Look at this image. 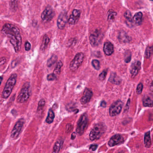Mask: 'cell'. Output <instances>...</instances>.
<instances>
[{
  "mask_svg": "<svg viewBox=\"0 0 153 153\" xmlns=\"http://www.w3.org/2000/svg\"><path fill=\"white\" fill-rule=\"evenodd\" d=\"M63 63L61 61H59L58 63L55 68L54 70V73H53L56 76H57L60 74L61 68L63 66Z\"/></svg>",
  "mask_w": 153,
  "mask_h": 153,
  "instance_id": "484cf974",
  "label": "cell"
},
{
  "mask_svg": "<svg viewBox=\"0 0 153 153\" xmlns=\"http://www.w3.org/2000/svg\"><path fill=\"white\" fill-rule=\"evenodd\" d=\"M81 14V10L77 9L74 10L68 19V22L69 24L73 25L77 24L80 18Z\"/></svg>",
  "mask_w": 153,
  "mask_h": 153,
  "instance_id": "7c38bea8",
  "label": "cell"
},
{
  "mask_svg": "<svg viewBox=\"0 0 153 153\" xmlns=\"http://www.w3.org/2000/svg\"><path fill=\"white\" fill-rule=\"evenodd\" d=\"M88 116L86 114H84L81 116L77 123L76 132L79 135H82L84 132L88 125Z\"/></svg>",
  "mask_w": 153,
  "mask_h": 153,
  "instance_id": "277c9868",
  "label": "cell"
},
{
  "mask_svg": "<svg viewBox=\"0 0 153 153\" xmlns=\"http://www.w3.org/2000/svg\"><path fill=\"white\" fill-rule=\"evenodd\" d=\"M117 14L116 12L113 10H109L108 13V19L109 21H111L113 20L115 18Z\"/></svg>",
  "mask_w": 153,
  "mask_h": 153,
  "instance_id": "f1b7e54d",
  "label": "cell"
},
{
  "mask_svg": "<svg viewBox=\"0 0 153 153\" xmlns=\"http://www.w3.org/2000/svg\"><path fill=\"white\" fill-rule=\"evenodd\" d=\"M109 81L116 84H120L121 82L120 79L114 73H113L111 74L109 79Z\"/></svg>",
  "mask_w": 153,
  "mask_h": 153,
  "instance_id": "cb8c5ba5",
  "label": "cell"
},
{
  "mask_svg": "<svg viewBox=\"0 0 153 153\" xmlns=\"http://www.w3.org/2000/svg\"><path fill=\"white\" fill-rule=\"evenodd\" d=\"M30 84L28 83L25 84L17 98L19 103H24L30 97Z\"/></svg>",
  "mask_w": 153,
  "mask_h": 153,
  "instance_id": "5b68a950",
  "label": "cell"
},
{
  "mask_svg": "<svg viewBox=\"0 0 153 153\" xmlns=\"http://www.w3.org/2000/svg\"><path fill=\"white\" fill-rule=\"evenodd\" d=\"M123 153V152H119V153Z\"/></svg>",
  "mask_w": 153,
  "mask_h": 153,
  "instance_id": "7bdbcfd3",
  "label": "cell"
},
{
  "mask_svg": "<svg viewBox=\"0 0 153 153\" xmlns=\"http://www.w3.org/2000/svg\"><path fill=\"white\" fill-rule=\"evenodd\" d=\"M106 101H101V107H105L106 106Z\"/></svg>",
  "mask_w": 153,
  "mask_h": 153,
  "instance_id": "ab89813d",
  "label": "cell"
},
{
  "mask_svg": "<svg viewBox=\"0 0 153 153\" xmlns=\"http://www.w3.org/2000/svg\"><path fill=\"white\" fill-rule=\"evenodd\" d=\"M152 53H153V47L152 46H148L146 50L145 55H146V57L147 58H149L151 57Z\"/></svg>",
  "mask_w": 153,
  "mask_h": 153,
  "instance_id": "f546056e",
  "label": "cell"
},
{
  "mask_svg": "<svg viewBox=\"0 0 153 153\" xmlns=\"http://www.w3.org/2000/svg\"><path fill=\"white\" fill-rule=\"evenodd\" d=\"M103 51L106 55L107 56L111 55L113 53L114 49L112 43L109 41L105 42L103 46Z\"/></svg>",
  "mask_w": 153,
  "mask_h": 153,
  "instance_id": "2e32d148",
  "label": "cell"
},
{
  "mask_svg": "<svg viewBox=\"0 0 153 153\" xmlns=\"http://www.w3.org/2000/svg\"><path fill=\"white\" fill-rule=\"evenodd\" d=\"M124 17L126 19V24L130 27H132L133 26V19L132 18V15L129 10L126 11L124 14Z\"/></svg>",
  "mask_w": 153,
  "mask_h": 153,
  "instance_id": "ac0fdd59",
  "label": "cell"
},
{
  "mask_svg": "<svg viewBox=\"0 0 153 153\" xmlns=\"http://www.w3.org/2000/svg\"><path fill=\"white\" fill-rule=\"evenodd\" d=\"M130 105V99H129V100L127 101V104H126V106H125V109H124V112H126L129 111Z\"/></svg>",
  "mask_w": 153,
  "mask_h": 153,
  "instance_id": "74e56055",
  "label": "cell"
},
{
  "mask_svg": "<svg viewBox=\"0 0 153 153\" xmlns=\"http://www.w3.org/2000/svg\"><path fill=\"white\" fill-rule=\"evenodd\" d=\"M141 67V64L139 61H135L132 63L130 67V73L132 77L134 78L138 73Z\"/></svg>",
  "mask_w": 153,
  "mask_h": 153,
  "instance_id": "9a60e30c",
  "label": "cell"
},
{
  "mask_svg": "<svg viewBox=\"0 0 153 153\" xmlns=\"http://www.w3.org/2000/svg\"><path fill=\"white\" fill-rule=\"evenodd\" d=\"M55 115L53 110L50 109L48 112V116L46 119V122L49 124L52 123L55 119Z\"/></svg>",
  "mask_w": 153,
  "mask_h": 153,
  "instance_id": "603a6c76",
  "label": "cell"
},
{
  "mask_svg": "<svg viewBox=\"0 0 153 153\" xmlns=\"http://www.w3.org/2000/svg\"><path fill=\"white\" fill-rule=\"evenodd\" d=\"M17 77L16 74H13L8 80L2 93V97L3 98H7L11 94L16 83Z\"/></svg>",
  "mask_w": 153,
  "mask_h": 153,
  "instance_id": "7a4b0ae2",
  "label": "cell"
},
{
  "mask_svg": "<svg viewBox=\"0 0 153 153\" xmlns=\"http://www.w3.org/2000/svg\"><path fill=\"white\" fill-rule=\"evenodd\" d=\"M2 80H3V78H2V77H1V76H0V85H1V82H2Z\"/></svg>",
  "mask_w": 153,
  "mask_h": 153,
  "instance_id": "b9f144b4",
  "label": "cell"
},
{
  "mask_svg": "<svg viewBox=\"0 0 153 153\" xmlns=\"http://www.w3.org/2000/svg\"><path fill=\"white\" fill-rule=\"evenodd\" d=\"M63 143H64V141L62 140H57L55 143V146L53 148L52 153H58L61 149Z\"/></svg>",
  "mask_w": 153,
  "mask_h": 153,
  "instance_id": "44dd1931",
  "label": "cell"
},
{
  "mask_svg": "<svg viewBox=\"0 0 153 153\" xmlns=\"http://www.w3.org/2000/svg\"><path fill=\"white\" fill-rule=\"evenodd\" d=\"M128 56H125V62L126 63H129L130 62L131 60V54H127Z\"/></svg>",
  "mask_w": 153,
  "mask_h": 153,
  "instance_id": "8d00e7d4",
  "label": "cell"
},
{
  "mask_svg": "<svg viewBox=\"0 0 153 153\" xmlns=\"http://www.w3.org/2000/svg\"><path fill=\"white\" fill-rule=\"evenodd\" d=\"M75 137H76V133H75V132H73V133L72 134L71 138H72V140H74L75 139Z\"/></svg>",
  "mask_w": 153,
  "mask_h": 153,
  "instance_id": "60d3db41",
  "label": "cell"
},
{
  "mask_svg": "<svg viewBox=\"0 0 153 153\" xmlns=\"http://www.w3.org/2000/svg\"><path fill=\"white\" fill-rule=\"evenodd\" d=\"M45 104V101L43 99H41L38 103V108H37V112H41L42 111L44 107Z\"/></svg>",
  "mask_w": 153,
  "mask_h": 153,
  "instance_id": "83f0119b",
  "label": "cell"
},
{
  "mask_svg": "<svg viewBox=\"0 0 153 153\" xmlns=\"http://www.w3.org/2000/svg\"><path fill=\"white\" fill-rule=\"evenodd\" d=\"M92 97V92L89 89L86 88L84 92L83 95L81 99L82 104L85 105L89 102Z\"/></svg>",
  "mask_w": 153,
  "mask_h": 153,
  "instance_id": "4fadbf2b",
  "label": "cell"
},
{
  "mask_svg": "<svg viewBox=\"0 0 153 153\" xmlns=\"http://www.w3.org/2000/svg\"><path fill=\"white\" fill-rule=\"evenodd\" d=\"M103 38V35L101 32L96 30L95 32L92 34L90 36V42L92 46H97L100 44Z\"/></svg>",
  "mask_w": 153,
  "mask_h": 153,
  "instance_id": "9c48e42d",
  "label": "cell"
},
{
  "mask_svg": "<svg viewBox=\"0 0 153 153\" xmlns=\"http://www.w3.org/2000/svg\"><path fill=\"white\" fill-rule=\"evenodd\" d=\"M97 147H98V145H92L90 147V149H91L92 151H95Z\"/></svg>",
  "mask_w": 153,
  "mask_h": 153,
  "instance_id": "f35d334b",
  "label": "cell"
},
{
  "mask_svg": "<svg viewBox=\"0 0 153 153\" xmlns=\"http://www.w3.org/2000/svg\"><path fill=\"white\" fill-rule=\"evenodd\" d=\"M84 59V55L82 53L77 54L75 57L70 64V70L72 72H75L81 66Z\"/></svg>",
  "mask_w": 153,
  "mask_h": 153,
  "instance_id": "8992f818",
  "label": "cell"
},
{
  "mask_svg": "<svg viewBox=\"0 0 153 153\" xmlns=\"http://www.w3.org/2000/svg\"><path fill=\"white\" fill-rule=\"evenodd\" d=\"M106 74H107V71L106 70H104L99 75V79L101 81H103L105 79L106 77Z\"/></svg>",
  "mask_w": 153,
  "mask_h": 153,
  "instance_id": "1f68e13d",
  "label": "cell"
},
{
  "mask_svg": "<svg viewBox=\"0 0 153 153\" xmlns=\"http://www.w3.org/2000/svg\"><path fill=\"white\" fill-rule=\"evenodd\" d=\"M143 105L145 106L152 107L153 106V101L150 98H146L143 101Z\"/></svg>",
  "mask_w": 153,
  "mask_h": 153,
  "instance_id": "4316f807",
  "label": "cell"
},
{
  "mask_svg": "<svg viewBox=\"0 0 153 153\" xmlns=\"http://www.w3.org/2000/svg\"><path fill=\"white\" fill-rule=\"evenodd\" d=\"M124 141V139L122 136L119 134L113 136L108 142V145L112 147L123 143Z\"/></svg>",
  "mask_w": 153,
  "mask_h": 153,
  "instance_id": "5bb4252c",
  "label": "cell"
},
{
  "mask_svg": "<svg viewBox=\"0 0 153 153\" xmlns=\"http://www.w3.org/2000/svg\"><path fill=\"white\" fill-rule=\"evenodd\" d=\"M118 38L119 41L123 43L129 42L131 40V38L124 32H120L118 36Z\"/></svg>",
  "mask_w": 153,
  "mask_h": 153,
  "instance_id": "e0dca14e",
  "label": "cell"
},
{
  "mask_svg": "<svg viewBox=\"0 0 153 153\" xmlns=\"http://www.w3.org/2000/svg\"><path fill=\"white\" fill-rule=\"evenodd\" d=\"M25 50L26 51H29L31 50V45L29 42H26L25 43Z\"/></svg>",
  "mask_w": 153,
  "mask_h": 153,
  "instance_id": "d590c367",
  "label": "cell"
},
{
  "mask_svg": "<svg viewBox=\"0 0 153 153\" xmlns=\"http://www.w3.org/2000/svg\"><path fill=\"white\" fill-rule=\"evenodd\" d=\"M105 131V127L103 123L96 124L92 130L89 134V139L91 140L98 139Z\"/></svg>",
  "mask_w": 153,
  "mask_h": 153,
  "instance_id": "3957f363",
  "label": "cell"
},
{
  "mask_svg": "<svg viewBox=\"0 0 153 153\" xmlns=\"http://www.w3.org/2000/svg\"><path fill=\"white\" fill-rule=\"evenodd\" d=\"M67 21L68 19H67V13L66 11H63L60 13L58 18V27L60 29H64L65 27Z\"/></svg>",
  "mask_w": 153,
  "mask_h": 153,
  "instance_id": "8fae6325",
  "label": "cell"
},
{
  "mask_svg": "<svg viewBox=\"0 0 153 153\" xmlns=\"http://www.w3.org/2000/svg\"><path fill=\"white\" fill-rule=\"evenodd\" d=\"M123 106V103L120 100L117 101L112 104L109 109L110 116L113 117L119 115L121 111Z\"/></svg>",
  "mask_w": 153,
  "mask_h": 153,
  "instance_id": "52a82bcc",
  "label": "cell"
},
{
  "mask_svg": "<svg viewBox=\"0 0 153 153\" xmlns=\"http://www.w3.org/2000/svg\"><path fill=\"white\" fill-rule=\"evenodd\" d=\"M1 32L9 38L16 52L18 53L22 43V37L19 29L14 25L6 24L3 26Z\"/></svg>",
  "mask_w": 153,
  "mask_h": 153,
  "instance_id": "6da1fadb",
  "label": "cell"
},
{
  "mask_svg": "<svg viewBox=\"0 0 153 153\" xmlns=\"http://www.w3.org/2000/svg\"><path fill=\"white\" fill-rule=\"evenodd\" d=\"M92 66L96 70H99L100 68V65L99 61L98 60L94 59L92 62Z\"/></svg>",
  "mask_w": 153,
  "mask_h": 153,
  "instance_id": "4dcf8cb0",
  "label": "cell"
},
{
  "mask_svg": "<svg viewBox=\"0 0 153 153\" xmlns=\"http://www.w3.org/2000/svg\"><path fill=\"white\" fill-rule=\"evenodd\" d=\"M143 14L141 12H139L136 13L133 18V21L137 25H140L142 22Z\"/></svg>",
  "mask_w": 153,
  "mask_h": 153,
  "instance_id": "d6986e66",
  "label": "cell"
},
{
  "mask_svg": "<svg viewBox=\"0 0 153 153\" xmlns=\"http://www.w3.org/2000/svg\"><path fill=\"white\" fill-rule=\"evenodd\" d=\"M57 78V76H56L54 73L50 74L47 75V80L49 81H55Z\"/></svg>",
  "mask_w": 153,
  "mask_h": 153,
  "instance_id": "d6a6232c",
  "label": "cell"
},
{
  "mask_svg": "<svg viewBox=\"0 0 153 153\" xmlns=\"http://www.w3.org/2000/svg\"><path fill=\"white\" fill-rule=\"evenodd\" d=\"M55 16V12L50 7H48L42 12L41 16L42 20L44 22H48L52 20Z\"/></svg>",
  "mask_w": 153,
  "mask_h": 153,
  "instance_id": "30bf717a",
  "label": "cell"
},
{
  "mask_svg": "<svg viewBox=\"0 0 153 153\" xmlns=\"http://www.w3.org/2000/svg\"><path fill=\"white\" fill-rule=\"evenodd\" d=\"M50 38L47 35H45L44 36L42 40L41 45V50L42 51H44L47 48V46L50 42Z\"/></svg>",
  "mask_w": 153,
  "mask_h": 153,
  "instance_id": "7402d4cb",
  "label": "cell"
},
{
  "mask_svg": "<svg viewBox=\"0 0 153 153\" xmlns=\"http://www.w3.org/2000/svg\"><path fill=\"white\" fill-rule=\"evenodd\" d=\"M73 126L72 124L70 123H68L66 125V131L67 133H69L72 130Z\"/></svg>",
  "mask_w": 153,
  "mask_h": 153,
  "instance_id": "e575fe53",
  "label": "cell"
},
{
  "mask_svg": "<svg viewBox=\"0 0 153 153\" xmlns=\"http://www.w3.org/2000/svg\"><path fill=\"white\" fill-rule=\"evenodd\" d=\"M143 85L142 83H140L138 85L137 87V93L138 94H141V92H142V90H143Z\"/></svg>",
  "mask_w": 153,
  "mask_h": 153,
  "instance_id": "836d02e7",
  "label": "cell"
},
{
  "mask_svg": "<svg viewBox=\"0 0 153 153\" xmlns=\"http://www.w3.org/2000/svg\"><path fill=\"white\" fill-rule=\"evenodd\" d=\"M144 144L146 147L150 148L151 146V138L150 132H146L144 137Z\"/></svg>",
  "mask_w": 153,
  "mask_h": 153,
  "instance_id": "ffe728a7",
  "label": "cell"
},
{
  "mask_svg": "<svg viewBox=\"0 0 153 153\" xmlns=\"http://www.w3.org/2000/svg\"><path fill=\"white\" fill-rule=\"evenodd\" d=\"M57 56L55 55H53L47 61V66L48 67H51L52 66L57 62Z\"/></svg>",
  "mask_w": 153,
  "mask_h": 153,
  "instance_id": "d4e9b609",
  "label": "cell"
},
{
  "mask_svg": "<svg viewBox=\"0 0 153 153\" xmlns=\"http://www.w3.org/2000/svg\"><path fill=\"white\" fill-rule=\"evenodd\" d=\"M24 123V119H20L16 123L11 133V137L12 138L16 139L21 133L22 128Z\"/></svg>",
  "mask_w": 153,
  "mask_h": 153,
  "instance_id": "ba28073f",
  "label": "cell"
}]
</instances>
